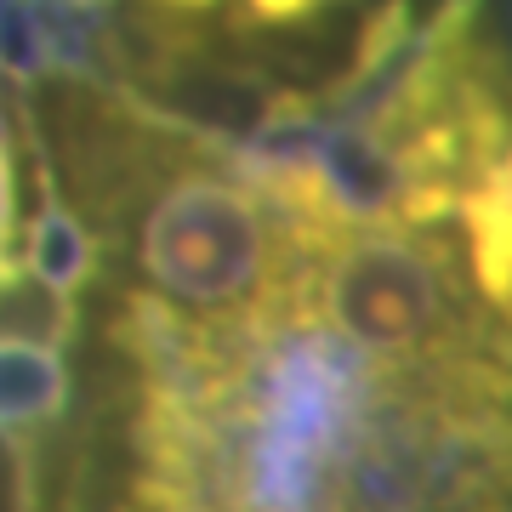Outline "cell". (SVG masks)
<instances>
[{
	"label": "cell",
	"mask_w": 512,
	"mask_h": 512,
	"mask_svg": "<svg viewBox=\"0 0 512 512\" xmlns=\"http://www.w3.org/2000/svg\"><path fill=\"white\" fill-rule=\"evenodd\" d=\"M12 114L92 234L97 291H126L205 342L296 319L308 217L279 200L251 143L160 109L74 52L6 69Z\"/></svg>",
	"instance_id": "6da1fadb"
},
{
	"label": "cell",
	"mask_w": 512,
	"mask_h": 512,
	"mask_svg": "<svg viewBox=\"0 0 512 512\" xmlns=\"http://www.w3.org/2000/svg\"><path fill=\"white\" fill-rule=\"evenodd\" d=\"M80 399L74 348L35 342V336H0V444L29 450L57 439Z\"/></svg>",
	"instance_id": "277c9868"
},
{
	"label": "cell",
	"mask_w": 512,
	"mask_h": 512,
	"mask_svg": "<svg viewBox=\"0 0 512 512\" xmlns=\"http://www.w3.org/2000/svg\"><path fill=\"white\" fill-rule=\"evenodd\" d=\"M92 0H0V35L12 40H74Z\"/></svg>",
	"instance_id": "5b68a950"
},
{
	"label": "cell",
	"mask_w": 512,
	"mask_h": 512,
	"mask_svg": "<svg viewBox=\"0 0 512 512\" xmlns=\"http://www.w3.org/2000/svg\"><path fill=\"white\" fill-rule=\"evenodd\" d=\"M296 319L330 330L376 376H427L501 353L444 222L308 217Z\"/></svg>",
	"instance_id": "3957f363"
},
{
	"label": "cell",
	"mask_w": 512,
	"mask_h": 512,
	"mask_svg": "<svg viewBox=\"0 0 512 512\" xmlns=\"http://www.w3.org/2000/svg\"><path fill=\"white\" fill-rule=\"evenodd\" d=\"M456 0H92L63 52L234 143L342 126Z\"/></svg>",
	"instance_id": "7a4b0ae2"
}]
</instances>
